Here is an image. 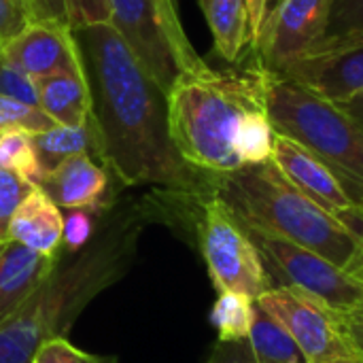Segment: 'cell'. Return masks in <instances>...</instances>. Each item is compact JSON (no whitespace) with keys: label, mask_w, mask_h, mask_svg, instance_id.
Instances as JSON below:
<instances>
[{"label":"cell","mask_w":363,"mask_h":363,"mask_svg":"<svg viewBox=\"0 0 363 363\" xmlns=\"http://www.w3.org/2000/svg\"><path fill=\"white\" fill-rule=\"evenodd\" d=\"M272 162L304 196L363 236V206L325 162L281 134H274Z\"/></svg>","instance_id":"12"},{"label":"cell","mask_w":363,"mask_h":363,"mask_svg":"<svg viewBox=\"0 0 363 363\" xmlns=\"http://www.w3.org/2000/svg\"><path fill=\"white\" fill-rule=\"evenodd\" d=\"M340 321H342V328H345L349 340L353 342L355 351L363 359V302L347 308V311H340Z\"/></svg>","instance_id":"31"},{"label":"cell","mask_w":363,"mask_h":363,"mask_svg":"<svg viewBox=\"0 0 363 363\" xmlns=\"http://www.w3.org/2000/svg\"><path fill=\"white\" fill-rule=\"evenodd\" d=\"M262 111V66L255 57L223 70L202 62L168 89L170 138L189 166L208 174L242 168L236 143L247 121Z\"/></svg>","instance_id":"3"},{"label":"cell","mask_w":363,"mask_h":363,"mask_svg":"<svg viewBox=\"0 0 363 363\" xmlns=\"http://www.w3.org/2000/svg\"><path fill=\"white\" fill-rule=\"evenodd\" d=\"M355 123H359L363 128V94L359 96H355L353 100H349V102H345V104H338Z\"/></svg>","instance_id":"34"},{"label":"cell","mask_w":363,"mask_h":363,"mask_svg":"<svg viewBox=\"0 0 363 363\" xmlns=\"http://www.w3.org/2000/svg\"><path fill=\"white\" fill-rule=\"evenodd\" d=\"M55 19L62 23H68L66 19V6L64 0H34V19Z\"/></svg>","instance_id":"33"},{"label":"cell","mask_w":363,"mask_h":363,"mask_svg":"<svg viewBox=\"0 0 363 363\" xmlns=\"http://www.w3.org/2000/svg\"><path fill=\"white\" fill-rule=\"evenodd\" d=\"M38 187L57 208L98 213L108 189V172L91 155H74L45 172Z\"/></svg>","instance_id":"14"},{"label":"cell","mask_w":363,"mask_h":363,"mask_svg":"<svg viewBox=\"0 0 363 363\" xmlns=\"http://www.w3.org/2000/svg\"><path fill=\"white\" fill-rule=\"evenodd\" d=\"M268 4H270V0H245L247 19H249V49H253L259 38L262 26L268 15Z\"/></svg>","instance_id":"32"},{"label":"cell","mask_w":363,"mask_h":363,"mask_svg":"<svg viewBox=\"0 0 363 363\" xmlns=\"http://www.w3.org/2000/svg\"><path fill=\"white\" fill-rule=\"evenodd\" d=\"M0 168L11 170L34 185L40 183L45 172L40 168L34 138L30 132L15 130L0 134Z\"/></svg>","instance_id":"22"},{"label":"cell","mask_w":363,"mask_h":363,"mask_svg":"<svg viewBox=\"0 0 363 363\" xmlns=\"http://www.w3.org/2000/svg\"><path fill=\"white\" fill-rule=\"evenodd\" d=\"M353 277H357V279H362L363 281V245H362V251H359V255L355 257V262L347 268Z\"/></svg>","instance_id":"35"},{"label":"cell","mask_w":363,"mask_h":363,"mask_svg":"<svg viewBox=\"0 0 363 363\" xmlns=\"http://www.w3.org/2000/svg\"><path fill=\"white\" fill-rule=\"evenodd\" d=\"M23 2V6L28 9V13H30V21L34 19V0H21Z\"/></svg>","instance_id":"36"},{"label":"cell","mask_w":363,"mask_h":363,"mask_svg":"<svg viewBox=\"0 0 363 363\" xmlns=\"http://www.w3.org/2000/svg\"><path fill=\"white\" fill-rule=\"evenodd\" d=\"M332 0H281L262 26L251 49L255 60L274 72L311 53L325 36Z\"/></svg>","instance_id":"10"},{"label":"cell","mask_w":363,"mask_h":363,"mask_svg":"<svg viewBox=\"0 0 363 363\" xmlns=\"http://www.w3.org/2000/svg\"><path fill=\"white\" fill-rule=\"evenodd\" d=\"M200 249L217 294L236 291L255 302L274 287L257 247L213 189L200 198Z\"/></svg>","instance_id":"7"},{"label":"cell","mask_w":363,"mask_h":363,"mask_svg":"<svg viewBox=\"0 0 363 363\" xmlns=\"http://www.w3.org/2000/svg\"><path fill=\"white\" fill-rule=\"evenodd\" d=\"M279 2H281V0H270V4H268V13H270V11H272V9H274Z\"/></svg>","instance_id":"37"},{"label":"cell","mask_w":363,"mask_h":363,"mask_svg":"<svg viewBox=\"0 0 363 363\" xmlns=\"http://www.w3.org/2000/svg\"><path fill=\"white\" fill-rule=\"evenodd\" d=\"M53 125L57 123L51 117H47L38 106L0 96V134L15 132V130L40 134Z\"/></svg>","instance_id":"23"},{"label":"cell","mask_w":363,"mask_h":363,"mask_svg":"<svg viewBox=\"0 0 363 363\" xmlns=\"http://www.w3.org/2000/svg\"><path fill=\"white\" fill-rule=\"evenodd\" d=\"M253 313L255 302L251 298L236 291H223L211 311V323L221 342H242L249 340Z\"/></svg>","instance_id":"21"},{"label":"cell","mask_w":363,"mask_h":363,"mask_svg":"<svg viewBox=\"0 0 363 363\" xmlns=\"http://www.w3.org/2000/svg\"><path fill=\"white\" fill-rule=\"evenodd\" d=\"M96 223L91 219V213L87 211H68L64 217V236L62 247L68 253H79L94 240Z\"/></svg>","instance_id":"28"},{"label":"cell","mask_w":363,"mask_h":363,"mask_svg":"<svg viewBox=\"0 0 363 363\" xmlns=\"http://www.w3.org/2000/svg\"><path fill=\"white\" fill-rule=\"evenodd\" d=\"M64 215L51 198L36 187L9 221L6 242H17L34 253L55 257L62 249Z\"/></svg>","instance_id":"15"},{"label":"cell","mask_w":363,"mask_h":363,"mask_svg":"<svg viewBox=\"0 0 363 363\" xmlns=\"http://www.w3.org/2000/svg\"><path fill=\"white\" fill-rule=\"evenodd\" d=\"M0 96L38 106V94H36L34 79L2 55H0Z\"/></svg>","instance_id":"26"},{"label":"cell","mask_w":363,"mask_h":363,"mask_svg":"<svg viewBox=\"0 0 363 363\" xmlns=\"http://www.w3.org/2000/svg\"><path fill=\"white\" fill-rule=\"evenodd\" d=\"M281 74L334 104L353 100L363 94V32L319 43Z\"/></svg>","instance_id":"11"},{"label":"cell","mask_w":363,"mask_h":363,"mask_svg":"<svg viewBox=\"0 0 363 363\" xmlns=\"http://www.w3.org/2000/svg\"><path fill=\"white\" fill-rule=\"evenodd\" d=\"M262 66V64H259ZM264 104L274 134L325 162L363 206V128L338 104L262 66Z\"/></svg>","instance_id":"5"},{"label":"cell","mask_w":363,"mask_h":363,"mask_svg":"<svg viewBox=\"0 0 363 363\" xmlns=\"http://www.w3.org/2000/svg\"><path fill=\"white\" fill-rule=\"evenodd\" d=\"M91 94L100 160L128 187L151 185L183 198L211 191L208 172L189 166L168 128V94L113 23L72 30Z\"/></svg>","instance_id":"1"},{"label":"cell","mask_w":363,"mask_h":363,"mask_svg":"<svg viewBox=\"0 0 363 363\" xmlns=\"http://www.w3.org/2000/svg\"><path fill=\"white\" fill-rule=\"evenodd\" d=\"M211 189L242 228L302 245L342 270L362 251L363 236L304 196L272 160L213 174Z\"/></svg>","instance_id":"4"},{"label":"cell","mask_w":363,"mask_h":363,"mask_svg":"<svg viewBox=\"0 0 363 363\" xmlns=\"http://www.w3.org/2000/svg\"><path fill=\"white\" fill-rule=\"evenodd\" d=\"M0 55L32 79L57 72H85L72 28L55 19L28 21L23 30L6 43Z\"/></svg>","instance_id":"13"},{"label":"cell","mask_w":363,"mask_h":363,"mask_svg":"<svg viewBox=\"0 0 363 363\" xmlns=\"http://www.w3.org/2000/svg\"><path fill=\"white\" fill-rule=\"evenodd\" d=\"M255 304L294 336L311 363H363L342 328L340 311L321 298L294 285H274Z\"/></svg>","instance_id":"8"},{"label":"cell","mask_w":363,"mask_h":363,"mask_svg":"<svg viewBox=\"0 0 363 363\" xmlns=\"http://www.w3.org/2000/svg\"><path fill=\"white\" fill-rule=\"evenodd\" d=\"M108 6L111 23L166 94L179 74L204 62L183 30L177 0H108Z\"/></svg>","instance_id":"6"},{"label":"cell","mask_w":363,"mask_h":363,"mask_svg":"<svg viewBox=\"0 0 363 363\" xmlns=\"http://www.w3.org/2000/svg\"><path fill=\"white\" fill-rule=\"evenodd\" d=\"M32 138L43 172L53 170L74 155L85 153L100 157V140L94 119L85 125H53L40 134H32Z\"/></svg>","instance_id":"19"},{"label":"cell","mask_w":363,"mask_h":363,"mask_svg":"<svg viewBox=\"0 0 363 363\" xmlns=\"http://www.w3.org/2000/svg\"><path fill=\"white\" fill-rule=\"evenodd\" d=\"M245 232L257 247L270 281L283 277L279 285L300 287L336 311H347L363 302V281L349 270H342L323 255L281 236L249 228H245Z\"/></svg>","instance_id":"9"},{"label":"cell","mask_w":363,"mask_h":363,"mask_svg":"<svg viewBox=\"0 0 363 363\" xmlns=\"http://www.w3.org/2000/svg\"><path fill=\"white\" fill-rule=\"evenodd\" d=\"M102 363H117V359H113V357H104V362Z\"/></svg>","instance_id":"38"},{"label":"cell","mask_w":363,"mask_h":363,"mask_svg":"<svg viewBox=\"0 0 363 363\" xmlns=\"http://www.w3.org/2000/svg\"><path fill=\"white\" fill-rule=\"evenodd\" d=\"M213 34L215 51L228 62L236 64L249 49V19L245 0H198Z\"/></svg>","instance_id":"18"},{"label":"cell","mask_w":363,"mask_h":363,"mask_svg":"<svg viewBox=\"0 0 363 363\" xmlns=\"http://www.w3.org/2000/svg\"><path fill=\"white\" fill-rule=\"evenodd\" d=\"M249 345L255 363H311L294 336L255 304Z\"/></svg>","instance_id":"20"},{"label":"cell","mask_w":363,"mask_h":363,"mask_svg":"<svg viewBox=\"0 0 363 363\" xmlns=\"http://www.w3.org/2000/svg\"><path fill=\"white\" fill-rule=\"evenodd\" d=\"M104 357L89 355L81 349H77L66 336H57L40 345V349L34 353L30 363H102Z\"/></svg>","instance_id":"27"},{"label":"cell","mask_w":363,"mask_h":363,"mask_svg":"<svg viewBox=\"0 0 363 363\" xmlns=\"http://www.w3.org/2000/svg\"><path fill=\"white\" fill-rule=\"evenodd\" d=\"M359 32H363V0H332L323 40H336Z\"/></svg>","instance_id":"25"},{"label":"cell","mask_w":363,"mask_h":363,"mask_svg":"<svg viewBox=\"0 0 363 363\" xmlns=\"http://www.w3.org/2000/svg\"><path fill=\"white\" fill-rule=\"evenodd\" d=\"M30 21V13L21 0H0V51Z\"/></svg>","instance_id":"30"},{"label":"cell","mask_w":363,"mask_h":363,"mask_svg":"<svg viewBox=\"0 0 363 363\" xmlns=\"http://www.w3.org/2000/svg\"><path fill=\"white\" fill-rule=\"evenodd\" d=\"M38 106L57 125H85L91 121V94L85 72H57L34 79Z\"/></svg>","instance_id":"17"},{"label":"cell","mask_w":363,"mask_h":363,"mask_svg":"<svg viewBox=\"0 0 363 363\" xmlns=\"http://www.w3.org/2000/svg\"><path fill=\"white\" fill-rule=\"evenodd\" d=\"M55 257L4 242L0 253V323H4L53 270Z\"/></svg>","instance_id":"16"},{"label":"cell","mask_w":363,"mask_h":363,"mask_svg":"<svg viewBox=\"0 0 363 363\" xmlns=\"http://www.w3.org/2000/svg\"><path fill=\"white\" fill-rule=\"evenodd\" d=\"M138 234L136 215H117L104 234L79 253L62 247L45 281L0 323V363H30L40 345L66 336L79 313L128 270Z\"/></svg>","instance_id":"2"},{"label":"cell","mask_w":363,"mask_h":363,"mask_svg":"<svg viewBox=\"0 0 363 363\" xmlns=\"http://www.w3.org/2000/svg\"><path fill=\"white\" fill-rule=\"evenodd\" d=\"M36 187L38 185L26 181L23 177L0 168V242H6L11 217Z\"/></svg>","instance_id":"24"},{"label":"cell","mask_w":363,"mask_h":363,"mask_svg":"<svg viewBox=\"0 0 363 363\" xmlns=\"http://www.w3.org/2000/svg\"><path fill=\"white\" fill-rule=\"evenodd\" d=\"M64 6L68 26L72 30L94 23H111L108 0H64Z\"/></svg>","instance_id":"29"},{"label":"cell","mask_w":363,"mask_h":363,"mask_svg":"<svg viewBox=\"0 0 363 363\" xmlns=\"http://www.w3.org/2000/svg\"><path fill=\"white\" fill-rule=\"evenodd\" d=\"M2 247H4V242H0V253H2Z\"/></svg>","instance_id":"39"}]
</instances>
